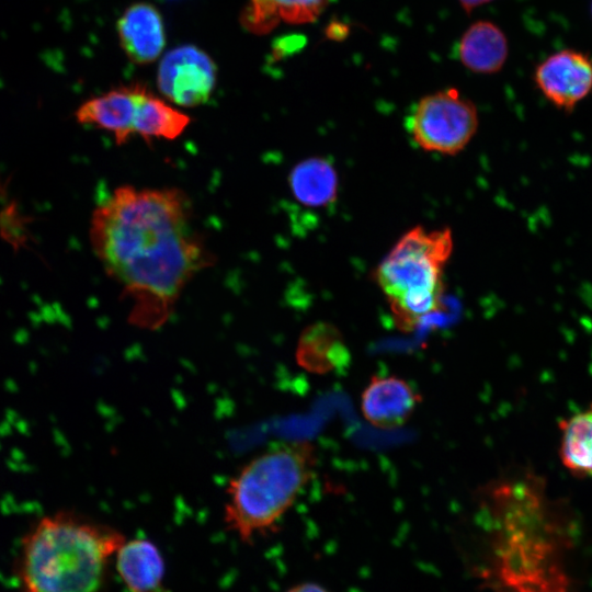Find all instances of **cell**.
<instances>
[{"instance_id":"obj_1","label":"cell","mask_w":592,"mask_h":592,"mask_svg":"<svg viewBox=\"0 0 592 592\" xmlns=\"http://www.w3.org/2000/svg\"><path fill=\"white\" fill-rule=\"evenodd\" d=\"M178 187L121 185L94 208L89 240L105 273L129 301L128 321L164 326L189 283L214 263Z\"/></svg>"},{"instance_id":"obj_2","label":"cell","mask_w":592,"mask_h":592,"mask_svg":"<svg viewBox=\"0 0 592 592\" xmlns=\"http://www.w3.org/2000/svg\"><path fill=\"white\" fill-rule=\"evenodd\" d=\"M482 587L492 592H567L561 510L532 474L488 485L480 496Z\"/></svg>"},{"instance_id":"obj_3","label":"cell","mask_w":592,"mask_h":592,"mask_svg":"<svg viewBox=\"0 0 592 592\" xmlns=\"http://www.w3.org/2000/svg\"><path fill=\"white\" fill-rule=\"evenodd\" d=\"M123 533L75 511L41 517L22 538L20 592H103Z\"/></svg>"},{"instance_id":"obj_4","label":"cell","mask_w":592,"mask_h":592,"mask_svg":"<svg viewBox=\"0 0 592 592\" xmlns=\"http://www.w3.org/2000/svg\"><path fill=\"white\" fill-rule=\"evenodd\" d=\"M316 446L307 440L275 444L247 462L225 490L223 521L243 543L272 533L311 479Z\"/></svg>"},{"instance_id":"obj_5","label":"cell","mask_w":592,"mask_h":592,"mask_svg":"<svg viewBox=\"0 0 592 592\" xmlns=\"http://www.w3.org/2000/svg\"><path fill=\"white\" fill-rule=\"evenodd\" d=\"M454 247L451 229L413 227L379 262L375 281L396 326L412 331L443 307L445 266Z\"/></svg>"},{"instance_id":"obj_6","label":"cell","mask_w":592,"mask_h":592,"mask_svg":"<svg viewBox=\"0 0 592 592\" xmlns=\"http://www.w3.org/2000/svg\"><path fill=\"white\" fill-rule=\"evenodd\" d=\"M412 140L423 150L442 155L460 152L475 136L476 105L456 88L423 95L406 119Z\"/></svg>"},{"instance_id":"obj_7","label":"cell","mask_w":592,"mask_h":592,"mask_svg":"<svg viewBox=\"0 0 592 592\" xmlns=\"http://www.w3.org/2000/svg\"><path fill=\"white\" fill-rule=\"evenodd\" d=\"M216 66L212 58L193 45L171 49L158 70V88L172 103L193 107L206 103L215 88Z\"/></svg>"},{"instance_id":"obj_8","label":"cell","mask_w":592,"mask_h":592,"mask_svg":"<svg viewBox=\"0 0 592 592\" xmlns=\"http://www.w3.org/2000/svg\"><path fill=\"white\" fill-rule=\"evenodd\" d=\"M534 81L553 105L570 112L592 90V60L578 50H559L537 65Z\"/></svg>"},{"instance_id":"obj_9","label":"cell","mask_w":592,"mask_h":592,"mask_svg":"<svg viewBox=\"0 0 592 592\" xmlns=\"http://www.w3.org/2000/svg\"><path fill=\"white\" fill-rule=\"evenodd\" d=\"M420 402V394L406 379L375 375L361 395V411L373 426L394 430L411 418Z\"/></svg>"},{"instance_id":"obj_10","label":"cell","mask_w":592,"mask_h":592,"mask_svg":"<svg viewBox=\"0 0 592 592\" xmlns=\"http://www.w3.org/2000/svg\"><path fill=\"white\" fill-rule=\"evenodd\" d=\"M145 86L132 83L107 91L83 102L75 113L77 122L109 132L117 145L134 136V122Z\"/></svg>"},{"instance_id":"obj_11","label":"cell","mask_w":592,"mask_h":592,"mask_svg":"<svg viewBox=\"0 0 592 592\" xmlns=\"http://www.w3.org/2000/svg\"><path fill=\"white\" fill-rule=\"evenodd\" d=\"M117 33L125 54L140 65L156 60L166 44L162 16L150 3L127 8L117 21Z\"/></svg>"},{"instance_id":"obj_12","label":"cell","mask_w":592,"mask_h":592,"mask_svg":"<svg viewBox=\"0 0 592 592\" xmlns=\"http://www.w3.org/2000/svg\"><path fill=\"white\" fill-rule=\"evenodd\" d=\"M115 566L128 592H169L164 559L150 539H126L115 553Z\"/></svg>"},{"instance_id":"obj_13","label":"cell","mask_w":592,"mask_h":592,"mask_svg":"<svg viewBox=\"0 0 592 592\" xmlns=\"http://www.w3.org/2000/svg\"><path fill=\"white\" fill-rule=\"evenodd\" d=\"M459 62L469 71L480 75L499 72L509 56V43L504 32L489 20L471 23L456 45Z\"/></svg>"},{"instance_id":"obj_14","label":"cell","mask_w":592,"mask_h":592,"mask_svg":"<svg viewBox=\"0 0 592 592\" xmlns=\"http://www.w3.org/2000/svg\"><path fill=\"white\" fill-rule=\"evenodd\" d=\"M296 360L310 373L328 374L345 368L351 353L341 331L334 325L318 321L306 327L300 333Z\"/></svg>"},{"instance_id":"obj_15","label":"cell","mask_w":592,"mask_h":592,"mask_svg":"<svg viewBox=\"0 0 592 592\" xmlns=\"http://www.w3.org/2000/svg\"><path fill=\"white\" fill-rule=\"evenodd\" d=\"M288 185L298 203L320 208L337 200L339 179L331 161L322 157H311L294 166L288 175Z\"/></svg>"},{"instance_id":"obj_16","label":"cell","mask_w":592,"mask_h":592,"mask_svg":"<svg viewBox=\"0 0 592 592\" xmlns=\"http://www.w3.org/2000/svg\"><path fill=\"white\" fill-rule=\"evenodd\" d=\"M329 0H249L241 16L252 33L264 34L281 22L304 24L314 22Z\"/></svg>"},{"instance_id":"obj_17","label":"cell","mask_w":592,"mask_h":592,"mask_svg":"<svg viewBox=\"0 0 592 592\" xmlns=\"http://www.w3.org/2000/svg\"><path fill=\"white\" fill-rule=\"evenodd\" d=\"M191 123V117L156 96L144 87L134 122V136L145 141L153 139L174 140Z\"/></svg>"},{"instance_id":"obj_18","label":"cell","mask_w":592,"mask_h":592,"mask_svg":"<svg viewBox=\"0 0 592 592\" xmlns=\"http://www.w3.org/2000/svg\"><path fill=\"white\" fill-rule=\"evenodd\" d=\"M559 455L562 465L577 477H592V403L559 421Z\"/></svg>"},{"instance_id":"obj_19","label":"cell","mask_w":592,"mask_h":592,"mask_svg":"<svg viewBox=\"0 0 592 592\" xmlns=\"http://www.w3.org/2000/svg\"><path fill=\"white\" fill-rule=\"evenodd\" d=\"M286 592H330L328 589L316 582H303L289 588Z\"/></svg>"},{"instance_id":"obj_20","label":"cell","mask_w":592,"mask_h":592,"mask_svg":"<svg viewBox=\"0 0 592 592\" xmlns=\"http://www.w3.org/2000/svg\"><path fill=\"white\" fill-rule=\"evenodd\" d=\"M492 1H496V0H457L460 8L468 14L473 12L474 10H476L477 8L485 5L487 3H490Z\"/></svg>"},{"instance_id":"obj_21","label":"cell","mask_w":592,"mask_h":592,"mask_svg":"<svg viewBox=\"0 0 592 592\" xmlns=\"http://www.w3.org/2000/svg\"><path fill=\"white\" fill-rule=\"evenodd\" d=\"M591 15H592V2H591Z\"/></svg>"}]
</instances>
